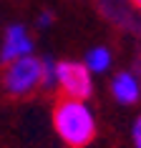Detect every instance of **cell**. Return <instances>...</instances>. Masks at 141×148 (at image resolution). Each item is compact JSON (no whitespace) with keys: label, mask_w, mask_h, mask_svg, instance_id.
<instances>
[{"label":"cell","mask_w":141,"mask_h":148,"mask_svg":"<svg viewBox=\"0 0 141 148\" xmlns=\"http://www.w3.org/2000/svg\"><path fill=\"white\" fill-rule=\"evenodd\" d=\"M53 128L70 148H86L96 138V113L86 101L63 98L53 108Z\"/></svg>","instance_id":"6da1fadb"},{"label":"cell","mask_w":141,"mask_h":148,"mask_svg":"<svg viewBox=\"0 0 141 148\" xmlns=\"http://www.w3.org/2000/svg\"><path fill=\"white\" fill-rule=\"evenodd\" d=\"M43 86V58L38 55H25L20 60L5 63L3 70V88L13 98H25L35 93Z\"/></svg>","instance_id":"7a4b0ae2"},{"label":"cell","mask_w":141,"mask_h":148,"mask_svg":"<svg viewBox=\"0 0 141 148\" xmlns=\"http://www.w3.org/2000/svg\"><path fill=\"white\" fill-rule=\"evenodd\" d=\"M131 138H133V148H141V116L136 118V123L131 128Z\"/></svg>","instance_id":"9c48e42d"},{"label":"cell","mask_w":141,"mask_h":148,"mask_svg":"<svg viewBox=\"0 0 141 148\" xmlns=\"http://www.w3.org/2000/svg\"><path fill=\"white\" fill-rule=\"evenodd\" d=\"M111 93H113V98H116L118 103L131 106V103L139 101V95H141V83H139V78H136L133 73L121 70V73H116L113 80H111Z\"/></svg>","instance_id":"5b68a950"},{"label":"cell","mask_w":141,"mask_h":148,"mask_svg":"<svg viewBox=\"0 0 141 148\" xmlns=\"http://www.w3.org/2000/svg\"><path fill=\"white\" fill-rule=\"evenodd\" d=\"M83 65H86L93 75H101V73H109L111 65H113V53H111L106 45H93L88 48L86 55H83Z\"/></svg>","instance_id":"8992f818"},{"label":"cell","mask_w":141,"mask_h":148,"mask_svg":"<svg viewBox=\"0 0 141 148\" xmlns=\"http://www.w3.org/2000/svg\"><path fill=\"white\" fill-rule=\"evenodd\" d=\"M50 25H53V13H50V10H43V13L38 15V28H43V30H48Z\"/></svg>","instance_id":"ba28073f"},{"label":"cell","mask_w":141,"mask_h":148,"mask_svg":"<svg viewBox=\"0 0 141 148\" xmlns=\"http://www.w3.org/2000/svg\"><path fill=\"white\" fill-rule=\"evenodd\" d=\"M55 88L63 98L88 101L93 93V73L78 60H58L55 65Z\"/></svg>","instance_id":"3957f363"},{"label":"cell","mask_w":141,"mask_h":148,"mask_svg":"<svg viewBox=\"0 0 141 148\" xmlns=\"http://www.w3.org/2000/svg\"><path fill=\"white\" fill-rule=\"evenodd\" d=\"M55 65H58V60H53V58H43V86L40 88H55Z\"/></svg>","instance_id":"52a82bcc"},{"label":"cell","mask_w":141,"mask_h":148,"mask_svg":"<svg viewBox=\"0 0 141 148\" xmlns=\"http://www.w3.org/2000/svg\"><path fill=\"white\" fill-rule=\"evenodd\" d=\"M35 50V40H33L30 30L23 23H10L3 33V45H0V60L13 63L20 60L25 55H33Z\"/></svg>","instance_id":"277c9868"},{"label":"cell","mask_w":141,"mask_h":148,"mask_svg":"<svg viewBox=\"0 0 141 148\" xmlns=\"http://www.w3.org/2000/svg\"><path fill=\"white\" fill-rule=\"evenodd\" d=\"M131 3H133V5H136V8H141V0H131Z\"/></svg>","instance_id":"30bf717a"}]
</instances>
